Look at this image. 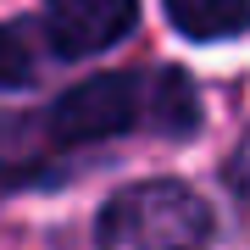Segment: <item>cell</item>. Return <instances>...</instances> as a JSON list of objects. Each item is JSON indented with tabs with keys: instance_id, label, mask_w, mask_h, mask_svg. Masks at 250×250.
Returning a JSON list of instances; mask_svg holds the SVG:
<instances>
[{
	"instance_id": "6da1fadb",
	"label": "cell",
	"mask_w": 250,
	"mask_h": 250,
	"mask_svg": "<svg viewBox=\"0 0 250 250\" xmlns=\"http://www.w3.org/2000/svg\"><path fill=\"white\" fill-rule=\"evenodd\" d=\"M100 250H206L211 245V211L195 189L150 178L106 200L100 211Z\"/></svg>"
},
{
	"instance_id": "7a4b0ae2",
	"label": "cell",
	"mask_w": 250,
	"mask_h": 250,
	"mask_svg": "<svg viewBox=\"0 0 250 250\" xmlns=\"http://www.w3.org/2000/svg\"><path fill=\"white\" fill-rule=\"evenodd\" d=\"M134 123H145V83L128 72H95L50 106L56 145H95L111 134H128Z\"/></svg>"
},
{
	"instance_id": "3957f363",
	"label": "cell",
	"mask_w": 250,
	"mask_h": 250,
	"mask_svg": "<svg viewBox=\"0 0 250 250\" xmlns=\"http://www.w3.org/2000/svg\"><path fill=\"white\" fill-rule=\"evenodd\" d=\"M134 28V0H45V39L56 56H95Z\"/></svg>"
},
{
	"instance_id": "277c9868",
	"label": "cell",
	"mask_w": 250,
	"mask_h": 250,
	"mask_svg": "<svg viewBox=\"0 0 250 250\" xmlns=\"http://www.w3.org/2000/svg\"><path fill=\"white\" fill-rule=\"evenodd\" d=\"M145 123H150V128H161V134H189V128L200 123L195 83H189L178 67L150 72V83H145Z\"/></svg>"
},
{
	"instance_id": "5b68a950",
	"label": "cell",
	"mask_w": 250,
	"mask_h": 250,
	"mask_svg": "<svg viewBox=\"0 0 250 250\" xmlns=\"http://www.w3.org/2000/svg\"><path fill=\"white\" fill-rule=\"evenodd\" d=\"M161 6L189 39H233L250 28V0H161Z\"/></svg>"
},
{
	"instance_id": "8992f818",
	"label": "cell",
	"mask_w": 250,
	"mask_h": 250,
	"mask_svg": "<svg viewBox=\"0 0 250 250\" xmlns=\"http://www.w3.org/2000/svg\"><path fill=\"white\" fill-rule=\"evenodd\" d=\"M56 139H39V128L28 117H0V178H34L39 172V150Z\"/></svg>"
},
{
	"instance_id": "52a82bcc",
	"label": "cell",
	"mask_w": 250,
	"mask_h": 250,
	"mask_svg": "<svg viewBox=\"0 0 250 250\" xmlns=\"http://www.w3.org/2000/svg\"><path fill=\"white\" fill-rule=\"evenodd\" d=\"M28 78H34V56H28V45L0 22V89H22Z\"/></svg>"
},
{
	"instance_id": "ba28073f",
	"label": "cell",
	"mask_w": 250,
	"mask_h": 250,
	"mask_svg": "<svg viewBox=\"0 0 250 250\" xmlns=\"http://www.w3.org/2000/svg\"><path fill=\"white\" fill-rule=\"evenodd\" d=\"M228 189L250 206V134H245V145H239V150H233V161H228Z\"/></svg>"
}]
</instances>
